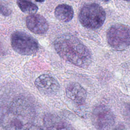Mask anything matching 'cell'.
<instances>
[{"mask_svg":"<svg viewBox=\"0 0 130 130\" xmlns=\"http://www.w3.org/2000/svg\"><path fill=\"white\" fill-rule=\"evenodd\" d=\"M54 47L56 53L64 60L81 68H86L91 62L89 49L76 37L62 35L56 39Z\"/></svg>","mask_w":130,"mask_h":130,"instance_id":"1","label":"cell"},{"mask_svg":"<svg viewBox=\"0 0 130 130\" xmlns=\"http://www.w3.org/2000/svg\"><path fill=\"white\" fill-rule=\"evenodd\" d=\"M79 20L85 27L95 29L101 27L106 18V13L103 8L99 4L91 3L85 5L79 14Z\"/></svg>","mask_w":130,"mask_h":130,"instance_id":"2","label":"cell"},{"mask_svg":"<svg viewBox=\"0 0 130 130\" xmlns=\"http://www.w3.org/2000/svg\"><path fill=\"white\" fill-rule=\"evenodd\" d=\"M13 49L22 55H31L37 52L39 44L37 41L29 34L21 31L14 32L11 37Z\"/></svg>","mask_w":130,"mask_h":130,"instance_id":"3","label":"cell"},{"mask_svg":"<svg viewBox=\"0 0 130 130\" xmlns=\"http://www.w3.org/2000/svg\"><path fill=\"white\" fill-rule=\"evenodd\" d=\"M107 40L114 49H125L130 45V27L122 24L112 25L107 32Z\"/></svg>","mask_w":130,"mask_h":130,"instance_id":"4","label":"cell"},{"mask_svg":"<svg viewBox=\"0 0 130 130\" xmlns=\"http://www.w3.org/2000/svg\"><path fill=\"white\" fill-rule=\"evenodd\" d=\"M91 120L94 126L98 130H111L115 123V117L107 107L100 105L93 110Z\"/></svg>","mask_w":130,"mask_h":130,"instance_id":"5","label":"cell"},{"mask_svg":"<svg viewBox=\"0 0 130 130\" xmlns=\"http://www.w3.org/2000/svg\"><path fill=\"white\" fill-rule=\"evenodd\" d=\"M35 85L39 92L44 95H54L60 89L57 80L48 74H42L36 78Z\"/></svg>","mask_w":130,"mask_h":130,"instance_id":"6","label":"cell"},{"mask_svg":"<svg viewBox=\"0 0 130 130\" xmlns=\"http://www.w3.org/2000/svg\"><path fill=\"white\" fill-rule=\"evenodd\" d=\"M25 22L28 29L36 34H44L49 28V24L46 19L40 14L29 15L26 18Z\"/></svg>","mask_w":130,"mask_h":130,"instance_id":"7","label":"cell"},{"mask_svg":"<svg viewBox=\"0 0 130 130\" xmlns=\"http://www.w3.org/2000/svg\"><path fill=\"white\" fill-rule=\"evenodd\" d=\"M66 92L69 99L79 105L83 104L86 98L85 89L79 83L76 82L70 83L66 87Z\"/></svg>","mask_w":130,"mask_h":130,"instance_id":"8","label":"cell"},{"mask_svg":"<svg viewBox=\"0 0 130 130\" xmlns=\"http://www.w3.org/2000/svg\"><path fill=\"white\" fill-rule=\"evenodd\" d=\"M46 130H72L71 125L65 120L55 115H49L44 119Z\"/></svg>","mask_w":130,"mask_h":130,"instance_id":"9","label":"cell"},{"mask_svg":"<svg viewBox=\"0 0 130 130\" xmlns=\"http://www.w3.org/2000/svg\"><path fill=\"white\" fill-rule=\"evenodd\" d=\"M54 15L58 20L67 22L72 19L74 16V10L72 7L68 4H60L55 8Z\"/></svg>","mask_w":130,"mask_h":130,"instance_id":"10","label":"cell"},{"mask_svg":"<svg viewBox=\"0 0 130 130\" xmlns=\"http://www.w3.org/2000/svg\"><path fill=\"white\" fill-rule=\"evenodd\" d=\"M17 4L23 12L30 15L35 14L38 10V6L30 1H17Z\"/></svg>","mask_w":130,"mask_h":130,"instance_id":"11","label":"cell"},{"mask_svg":"<svg viewBox=\"0 0 130 130\" xmlns=\"http://www.w3.org/2000/svg\"><path fill=\"white\" fill-rule=\"evenodd\" d=\"M11 13V9L5 4L0 3V14L5 16H8Z\"/></svg>","mask_w":130,"mask_h":130,"instance_id":"12","label":"cell"},{"mask_svg":"<svg viewBox=\"0 0 130 130\" xmlns=\"http://www.w3.org/2000/svg\"><path fill=\"white\" fill-rule=\"evenodd\" d=\"M123 115L126 122L130 127V104H126L123 110Z\"/></svg>","mask_w":130,"mask_h":130,"instance_id":"13","label":"cell"},{"mask_svg":"<svg viewBox=\"0 0 130 130\" xmlns=\"http://www.w3.org/2000/svg\"><path fill=\"white\" fill-rule=\"evenodd\" d=\"M113 130H126V129L124 127V126L120 125L117 126L116 127H115Z\"/></svg>","mask_w":130,"mask_h":130,"instance_id":"14","label":"cell"}]
</instances>
